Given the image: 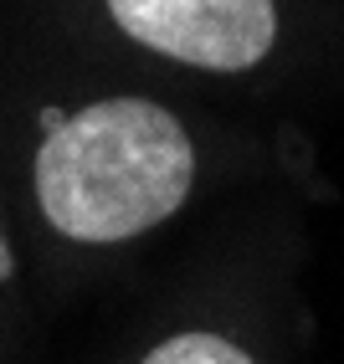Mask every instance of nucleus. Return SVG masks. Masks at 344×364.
I'll use <instances>...</instances> for the list:
<instances>
[{
    "instance_id": "obj_1",
    "label": "nucleus",
    "mask_w": 344,
    "mask_h": 364,
    "mask_svg": "<svg viewBox=\"0 0 344 364\" xmlns=\"http://www.w3.org/2000/svg\"><path fill=\"white\" fill-rule=\"evenodd\" d=\"M195 185L180 118L150 98H103L52 118L36 149V200L52 231L108 247L170 221Z\"/></svg>"
},
{
    "instance_id": "obj_2",
    "label": "nucleus",
    "mask_w": 344,
    "mask_h": 364,
    "mask_svg": "<svg viewBox=\"0 0 344 364\" xmlns=\"http://www.w3.org/2000/svg\"><path fill=\"white\" fill-rule=\"evenodd\" d=\"M108 16L139 46L206 72L257 67L278 36L273 0H108Z\"/></svg>"
},
{
    "instance_id": "obj_3",
    "label": "nucleus",
    "mask_w": 344,
    "mask_h": 364,
    "mask_svg": "<svg viewBox=\"0 0 344 364\" xmlns=\"http://www.w3.org/2000/svg\"><path fill=\"white\" fill-rule=\"evenodd\" d=\"M139 364H252V354H241L221 333H175L160 349H150Z\"/></svg>"
},
{
    "instance_id": "obj_4",
    "label": "nucleus",
    "mask_w": 344,
    "mask_h": 364,
    "mask_svg": "<svg viewBox=\"0 0 344 364\" xmlns=\"http://www.w3.org/2000/svg\"><path fill=\"white\" fill-rule=\"evenodd\" d=\"M0 277H11V252H6V241H0Z\"/></svg>"
}]
</instances>
